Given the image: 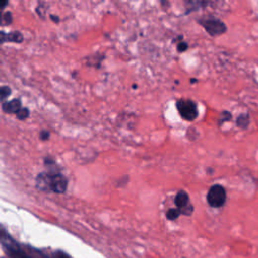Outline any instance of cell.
<instances>
[{
	"label": "cell",
	"mask_w": 258,
	"mask_h": 258,
	"mask_svg": "<svg viewBox=\"0 0 258 258\" xmlns=\"http://www.w3.org/2000/svg\"><path fill=\"white\" fill-rule=\"evenodd\" d=\"M174 204L182 215L189 216L194 212V206L189 203V197L185 190H179L175 195Z\"/></svg>",
	"instance_id": "5b68a950"
},
{
	"label": "cell",
	"mask_w": 258,
	"mask_h": 258,
	"mask_svg": "<svg viewBox=\"0 0 258 258\" xmlns=\"http://www.w3.org/2000/svg\"><path fill=\"white\" fill-rule=\"evenodd\" d=\"M12 22V14L10 11H6L1 16V24L2 25H8Z\"/></svg>",
	"instance_id": "4fadbf2b"
},
{
	"label": "cell",
	"mask_w": 258,
	"mask_h": 258,
	"mask_svg": "<svg viewBox=\"0 0 258 258\" xmlns=\"http://www.w3.org/2000/svg\"><path fill=\"white\" fill-rule=\"evenodd\" d=\"M0 95H1V101L4 103L5 99H7L11 95V89L8 86H2L0 90Z\"/></svg>",
	"instance_id": "5bb4252c"
},
{
	"label": "cell",
	"mask_w": 258,
	"mask_h": 258,
	"mask_svg": "<svg viewBox=\"0 0 258 258\" xmlns=\"http://www.w3.org/2000/svg\"><path fill=\"white\" fill-rule=\"evenodd\" d=\"M2 245H3V248H4L7 256H9V258H36L33 255H31V252L27 253L23 248L20 247L19 244L15 243L13 241H10V239L4 238L3 236H2ZM35 251H36L35 254H36L37 258H48L47 256L40 253L39 251H37V250H35Z\"/></svg>",
	"instance_id": "6da1fadb"
},
{
	"label": "cell",
	"mask_w": 258,
	"mask_h": 258,
	"mask_svg": "<svg viewBox=\"0 0 258 258\" xmlns=\"http://www.w3.org/2000/svg\"><path fill=\"white\" fill-rule=\"evenodd\" d=\"M176 108L180 116L187 121H194L199 115L197 103L188 99H179L176 102Z\"/></svg>",
	"instance_id": "277c9868"
},
{
	"label": "cell",
	"mask_w": 258,
	"mask_h": 258,
	"mask_svg": "<svg viewBox=\"0 0 258 258\" xmlns=\"http://www.w3.org/2000/svg\"><path fill=\"white\" fill-rule=\"evenodd\" d=\"M50 19H51L53 22H55V23H58V22H59V18H58V16H56V15L51 14V15H50Z\"/></svg>",
	"instance_id": "ac0fdd59"
},
{
	"label": "cell",
	"mask_w": 258,
	"mask_h": 258,
	"mask_svg": "<svg viewBox=\"0 0 258 258\" xmlns=\"http://www.w3.org/2000/svg\"><path fill=\"white\" fill-rule=\"evenodd\" d=\"M23 40V36L19 31H12L9 33H5L4 31H1V42L5 41H11V42H17L20 43Z\"/></svg>",
	"instance_id": "9c48e42d"
},
{
	"label": "cell",
	"mask_w": 258,
	"mask_h": 258,
	"mask_svg": "<svg viewBox=\"0 0 258 258\" xmlns=\"http://www.w3.org/2000/svg\"><path fill=\"white\" fill-rule=\"evenodd\" d=\"M20 99H12L10 101L2 103V111L8 114H16L21 109Z\"/></svg>",
	"instance_id": "ba28073f"
},
{
	"label": "cell",
	"mask_w": 258,
	"mask_h": 258,
	"mask_svg": "<svg viewBox=\"0 0 258 258\" xmlns=\"http://www.w3.org/2000/svg\"><path fill=\"white\" fill-rule=\"evenodd\" d=\"M200 23L211 36H218L227 31L226 24L215 16L205 17L200 20Z\"/></svg>",
	"instance_id": "3957f363"
},
{
	"label": "cell",
	"mask_w": 258,
	"mask_h": 258,
	"mask_svg": "<svg viewBox=\"0 0 258 258\" xmlns=\"http://www.w3.org/2000/svg\"><path fill=\"white\" fill-rule=\"evenodd\" d=\"M50 173V190L56 194H63L68 187V179L58 171H48Z\"/></svg>",
	"instance_id": "8992f818"
},
{
	"label": "cell",
	"mask_w": 258,
	"mask_h": 258,
	"mask_svg": "<svg viewBox=\"0 0 258 258\" xmlns=\"http://www.w3.org/2000/svg\"><path fill=\"white\" fill-rule=\"evenodd\" d=\"M29 116V110L27 108H21L17 113H16V117L19 120H25L26 118H28Z\"/></svg>",
	"instance_id": "9a60e30c"
},
{
	"label": "cell",
	"mask_w": 258,
	"mask_h": 258,
	"mask_svg": "<svg viewBox=\"0 0 258 258\" xmlns=\"http://www.w3.org/2000/svg\"><path fill=\"white\" fill-rule=\"evenodd\" d=\"M227 192L223 185L213 184L207 194V202L212 208H221L225 205Z\"/></svg>",
	"instance_id": "7a4b0ae2"
},
{
	"label": "cell",
	"mask_w": 258,
	"mask_h": 258,
	"mask_svg": "<svg viewBox=\"0 0 258 258\" xmlns=\"http://www.w3.org/2000/svg\"><path fill=\"white\" fill-rule=\"evenodd\" d=\"M179 215H181V212L177 208L169 209L166 212V218H167V220H170V221H173V220L177 219L179 217Z\"/></svg>",
	"instance_id": "8fae6325"
},
{
	"label": "cell",
	"mask_w": 258,
	"mask_h": 258,
	"mask_svg": "<svg viewBox=\"0 0 258 258\" xmlns=\"http://www.w3.org/2000/svg\"><path fill=\"white\" fill-rule=\"evenodd\" d=\"M231 119H232V114H231L230 112H228V111H224V112H222L221 115H220V118H219V120H218V124H219V126H221L223 123L228 122V121H230Z\"/></svg>",
	"instance_id": "7c38bea8"
},
{
	"label": "cell",
	"mask_w": 258,
	"mask_h": 258,
	"mask_svg": "<svg viewBox=\"0 0 258 258\" xmlns=\"http://www.w3.org/2000/svg\"><path fill=\"white\" fill-rule=\"evenodd\" d=\"M249 124H250V116L248 113H242L236 119V125L241 129H247Z\"/></svg>",
	"instance_id": "30bf717a"
},
{
	"label": "cell",
	"mask_w": 258,
	"mask_h": 258,
	"mask_svg": "<svg viewBox=\"0 0 258 258\" xmlns=\"http://www.w3.org/2000/svg\"><path fill=\"white\" fill-rule=\"evenodd\" d=\"M49 132L47 131V130H42L40 133H39V138L41 139V140H43V141H45V140H47L48 138H49Z\"/></svg>",
	"instance_id": "e0dca14e"
},
{
	"label": "cell",
	"mask_w": 258,
	"mask_h": 258,
	"mask_svg": "<svg viewBox=\"0 0 258 258\" xmlns=\"http://www.w3.org/2000/svg\"><path fill=\"white\" fill-rule=\"evenodd\" d=\"M36 187L43 191H49L50 190V173L48 171L40 172L36 179Z\"/></svg>",
	"instance_id": "52a82bcc"
},
{
	"label": "cell",
	"mask_w": 258,
	"mask_h": 258,
	"mask_svg": "<svg viewBox=\"0 0 258 258\" xmlns=\"http://www.w3.org/2000/svg\"><path fill=\"white\" fill-rule=\"evenodd\" d=\"M7 4H8V2H7V1L3 2V4H2V6H1V8H4V7H5V5H7Z\"/></svg>",
	"instance_id": "d6986e66"
},
{
	"label": "cell",
	"mask_w": 258,
	"mask_h": 258,
	"mask_svg": "<svg viewBox=\"0 0 258 258\" xmlns=\"http://www.w3.org/2000/svg\"><path fill=\"white\" fill-rule=\"evenodd\" d=\"M187 47H188V44H187L185 41H180V42L177 44V50H178L179 52L185 51V50L187 49Z\"/></svg>",
	"instance_id": "2e32d148"
}]
</instances>
